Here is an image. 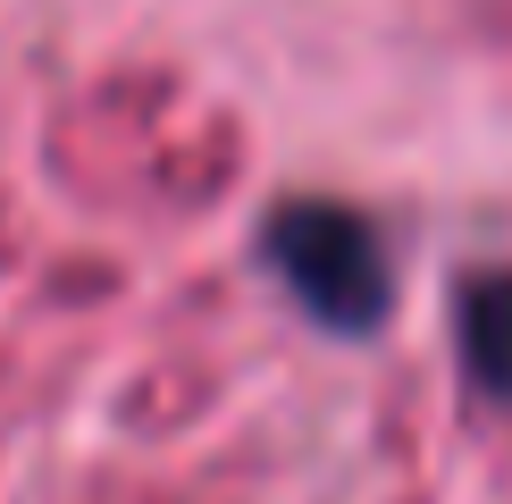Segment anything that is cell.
<instances>
[{
	"label": "cell",
	"mask_w": 512,
	"mask_h": 504,
	"mask_svg": "<svg viewBox=\"0 0 512 504\" xmlns=\"http://www.w3.org/2000/svg\"><path fill=\"white\" fill-rule=\"evenodd\" d=\"M462 362H471V378L496 404H512V278L496 269V278H471L462 286Z\"/></svg>",
	"instance_id": "obj_2"
},
{
	"label": "cell",
	"mask_w": 512,
	"mask_h": 504,
	"mask_svg": "<svg viewBox=\"0 0 512 504\" xmlns=\"http://www.w3.org/2000/svg\"><path fill=\"white\" fill-rule=\"evenodd\" d=\"M269 261L277 278L294 286V303L311 311V320L328 328H378L387 320V244H378V227L361 219V210H336V202H294L269 219Z\"/></svg>",
	"instance_id": "obj_1"
}]
</instances>
